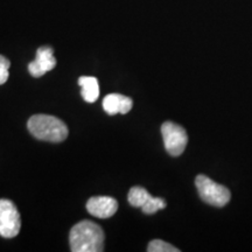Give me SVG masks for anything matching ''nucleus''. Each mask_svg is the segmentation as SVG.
Here are the masks:
<instances>
[{
    "label": "nucleus",
    "mask_w": 252,
    "mask_h": 252,
    "mask_svg": "<svg viewBox=\"0 0 252 252\" xmlns=\"http://www.w3.org/2000/svg\"><path fill=\"white\" fill-rule=\"evenodd\" d=\"M69 241L72 252H102L104 250V232L93 220H81L72 226Z\"/></svg>",
    "instance_id": "nucleus-1"
},
{
    "label": "nucleus",
    "mask_w": 252,
    "mask_h": 252,
    "mask_svg": "<svg viewBox=\"0 0 252 252\" xmlns=\"http://www.w3.org/2000/svg\"><path fill=\"white\" fill-rule=\"evenodd\" d=\"M28 131L36 139L62 143L68 137V127L61 119L48 115H34L28 119Z\"/></svg>",
    "instance_id": "nucleus-2"
},
{
    "label": "nucleus",
    "mask_w": 252,
    "mask_h": 252,
    "mask_svg": "<svg viewBox=\"0 0 252 252\" xmlns=\"http://www.w3.org/2000/svg\"><path fill=\"white\" fill-rule=\"evenodd\" d=\"M195 186H196L201 200L213 207L223 208L229 203L231 198V194L228 188L216 184L206 175H197L195 179Z\"/></svg>",
    "instance_id": "nucleus-3"
},
{
    "label": "nucleus",
    "mask_w": 252,
    "mask_h": 252,
    "mask_svg": "<svg viewBox=\"0 0 252 252\" xmlns=\"http://www.w3.org/2000/svg\"><path fill=\"white\" fill-rule=\"evenodd\" d=\"M161 134L165 149L172 157H179L184 153L188 143L187 132L182 126L173 122H166L161 126Z\"/></svg>",
    "instance_id": "nucleus-4"
},
{
    "label": "nucleus",
    "mask_w": 252,
    "mask_h": 252,
    "mask_svg": "<svg viewBox=\"0 0 252 252\" xmlns=\"http://www.w3.org/2000/svg\"><path fill=\"white\" fill-rule=\"evenodd\" d=\"M21 228V219L17 207L12 201L0 200V236L4 238H13Z\"/></svg>",
    "instance_id": "nucleus-5"
},
{
    "label": "nucleus",
    "mask_w": 252,
    "mask_h": 252,
    "mask_svg": "<svg viewBox=\"0 0 252 252\" xmlns=\"http://www.w3.org/2000/svg\"><path fill=\"white\" fill-rule=\"evenodd\" d=\"M56 60L54 58V50L52 47H40L36 52L35 61L28 64V71L33 77H41L55 68Z\"/></svg>",
    "instance_id": "nucleus-6"
},
{
    "label": "nucleus",
    "mask_w": 252,
    "mask_h": 252,
    "mask_svg": "<svg viewBox=\"0 0 252 252\" xmlns=\"http://www.w3.org/2000/svg\"><path fill=\"white\" fill-rule=\"evenodd\" d=\"M87 210L97 219H109L118 210V202L110 196H94L87 202Z\"/></svg>",
    "instance_id": "nucleus-7"
},
{
    "label": "nucleus",
    "mask_w": 252,
    "mask_h": 252,
    "mask_svg": "<svg viewBox=\"0 0 252 252\" xmlns=\"http://www.w3.org/2000/svg\"><path fill=\"white\" fill-rule=\"evenodd\" d=\"M132 106H133V100L121 94H110L103 99L104 111L110 116L118 115V113L126 115L131 111Z\"/></svg>",
    "instance_id": "nucleus-8"
},
{
    "label": "nucleus",
    "mask_w": 252,
    "mask_h": 252,
    "mask_svg": "<svg viewBox=\"0 0 252 252\" xmlns=\"http://www.w3.org/2000/svg\"><path fill=\"white\" fill-rule=\"evenodd\" d=\"M78 84L82 88V97L88 103H94L99 97L98 80L93 76H82L78 78Z\"/></svg>",
    "instance_id": "nucleus-9"
},
{
    "label": "nucleus",
    "mask_w": 252,
    "mask_h": 252,
    "mask_svg": "<svg viewBox=\"0 0 252 252\" xmlns=\"http://www.w3.org/2000/svg\"><path fill=\"white\" fill-rule=\"evenodd\" d=\"M151 197H152V195H151L146 189L137 186V187H133L130 189L127 200H128V203H130L132 207L141 208L146 204V202Z\"/></svg>",
    "instance_id": "nucleus-10"
},
{
    "label": "nucleus",
    "mask_w": 252,
    "mask_h": 252,
    "mask_svg": "<svg viewBox=\"0 0 252 252\" xmlns=\"http://www.w3.org/2000/svg\"><path fill=\"white\" fill-rule=\"evenodd\" d=\"M166 208V202L163 198L160 197H151L149 201H147L145 206L141 207L143 212L147 215H152V214H156L158 210L163 209Z\"/></svg>",
    "instance_id": "nucleus-11"
},
{
    "label": "nucleus",
    "mask_w": 252,
    "mask_h": 252,
    "mask_svg": "<svg viewBox=\"0 0 252 252\" xmlns=\"http://www.w3.org/2000/svg\"><path fill=\"white\" fill-rule=\"evenodd\" d=\"M147 251L149 252H179L180 250L173 247L172 244L166 243V242L161 241V239H154V241L150 242L149 247H147Z\"/></svg>",
    "instance_id": "nucleus-12"
},
{
    "label": "nucleus",
    "mask_w": 252,
    "mask_h": 252,
    "mask_svg": "<svg viewBox=\"0 0 252 252\" xmlns=\"http://www.w3.org/2000/svg\"><path fill=\"white\" fill-rule=\"evenodd\" d=\"M11 67V62L5 56L0 55V86L8 80V69Z\"/></svg>",
    "instance_id": "nucleus-13"
}]
</instances>
